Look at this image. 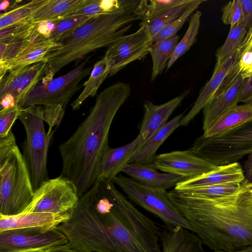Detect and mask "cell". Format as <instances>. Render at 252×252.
Here are the masks:
<instances>
[{
    "mask_svg": "<svg viewBox=\"0 0 252 252\" xmlns=\"http://www.w3.org/2000/svg\"><path fill=\"white\" fill-rule=\"evenodd\" d=\"M67 243L66 236L57 228L19 229L0 232V252L31 248L46 250Z\"/></svg>",
    "mask_w": 252,
    "mask_h": 252,
    "instance_id": "12",
    "label": "cell"
},
{
    "mask_svg": "<svg viewBox=\"0 0 252 252\" xmlns=\"http://www.w3.org/2000/svg\"><path fill=\"white\" fill-rule=\"evenodd\" d=\"M246 79L241 73L230 86L216 94L203 109L204 132L226 110L238 104V95Z\"/></svg>",
    "mask_w": 252,
    "mask_h": 252,
    "instance_id": "20",
    "label": "cell"
},
{
    "mask_svg": "<svg viewBox=\"0 0 252 252\" xmlns=\"http://www.w3.org/2000/svg\"><path fill=\"white\" fill-rule=\"evenodd\" d=\"M91 17L78 16L61 19L57 24L50 39L60 42L70 35Z\"/></svg>",
    "mask_w": 252,
    "mask_h": 252,
    "instance_id": "37",
    "label": "cell"
},
{
    "mask_svg": "<svg viewBox=\"0 0 252 252\" xmlns=\"http://www.w3.org/2000/svg\"><path fill=\"white\" fill-rule=\"evenodd\" d=\"M18 119L24 126L26 138L23 157L29 170L34 191L49 179L47 170L49 147L54 133L46 132L42 107L32 105L21 109Z\"/></svg>",
    "mask_w": 252,
    "mask_h": 252,
    "instance_id": "6",
    "label": "cell"
},
{
    "mask_svg": "<svg viewBox=\"0 0 252 252\" xmlns=\"http://www.w3.org/2000/svg\"><path fill=\"white\" fill-rule=\"evenodd\" d=\"M44 252H92L76 250L69 247L66 244L51 247L44 250Z\"/></svg>",
    "mask_w": 252,
    "mask_h": 252,
    "instance_id": "48",
    "label": "cell"
},
{
    "mask_svg": "<svg viewBox=\"0 0 252 252\" xmlns=\"http://www.w3.org/2000/svg\"><path fill=\"white\" fill-rule=\"evenodd\" d=\"M30 173L17 145L0 154V215L12 216L24 212L33 196Z\"/></svg>",
    "mask_w": 252,
    "mask_h": 252,
    "instance_id": "5",
    "label": "cell"
},
{
    "mask_svg": "<svg viewBox=\"0 0 252 252\" xmlns=\"http://www.w3.org/2000/svg\"><path fill=\"white\" fill-rule=\"evenodd\" d=\"M252 118V105L236 104L226 110L205 131L206 137L218 135L238 126Z\"/></svg>",
    "mask_w": 252,
    "mask_h": 252,
    "instance_id": "25",
    "label": "cell"
},
{
    "mask_svg": "<svg viewBox=\"0 0 252 252\" xmlns=\"http://www.w3.org/2000/svg\"><path fill=\"white\" fill-rule=\"evenodd\" d=\"M69 213L23 212L12 216L0 215V232L19 229H52L69 218Z\"/></svg>",
    "mask_w": 252,
    "mask_h": 252,
    "instance_id": "18",
    "label": "cell"
},
{
    "mask_svg": "<svg viewBox=\"0 0 252 252\" xmlns=\"http://www.w3.org/2000/svg\"><path fill=\"white\" fill-rule=\"evenodd\" d=\"M184 113L179 114L166 122L143 146L130 158L128 163L151 164L156 157L158 149L178 127L184 117Z\"/></svg>",
    "mask_w": 252,
    "mask_h": 252,
    "instance_id": "24",
    "label": "cell"
},
{
    "mask_svg": "<svg viewBox=\"0 0 252 252\" xmlns=\"http://www.w3.org/2000/svg\"><path fill=\"white\" fill-rule=\"evenodd\" d=\"M151 164L158 170L181 176L185 179L197 177L220 167L195 155L190 149L158 155Z\"/></svg>",
    "mask_w": 252,
    "mask_h": 252,
    "instance_id": "13",
    "label": "cell"
},
{
    "mask_svg": "<svg viewBox=\"0 0 252 252\" xmlns=\"http://www.w3.org/2000/svg\"><path fill=\"white\" fill-rule=\"evenodd\" d=\"M63 44L50 39L35 40L23 49L14 59L0 67V79L8 72L44 62L49 54L61 49Z\"/></svg>",
    "mask_w": 252,
    "mask_h": 252,
    "instance_id": "21",
    "label": "cell"
},
{
    "mask_svg": "<svg viewBox=\"0 0 252 252\" xmlns=\"http://www.w3.org/2000/svg\"><path fill=\"white\" fill-rule=\"evenodd\" d=\"M189 92V90H186L178 96L161 104L156 105L149 102L144 104V116L138 135L142 139L143 146L167 122Z\"/></svg>",
    "mask_w": 252,
    "mask_h": 252,
    "instance_id": "16",
    "label": "cell"
},
{
    "mask_svg": "<svg viewBox=\"0 0 252 252\" xmlns=\"http://www.w3.org/2000/svg\"><path fill=\"white\" fill-rule=\"evenodd\" d=\"M47 63L41 62L8 72L0 79V97L12 95L18 105L45 76Z\"/></svg>",
    "mask_w": 252,
    "mask_h": 252,
    "instance_id": "14",
    "label": "cell"
},
{
    "mask_svg": "<svg viewBox=\"0 0 252 252\" xmlns=\"http://www.w3.org/2000/svg\"><path fill=\"white\" fill-rule=\"evenodd\" d=\"M57 228L70 248L92 252H162L161 229L115 187L97 180Z\"/></svg>",
    "mask_w": 252,
    "mask_h": 252,
    "instance_id": "1",
    "label": "cell"
},
{
    "mask_svg": "<svg viewBox=\"0 0 252 252\" xmlns=\"http://www.w3.org/2000/svg\"><path fill=\"white\" fill-rule=\"evenodd\" d=\"M244 173L245 180L248 183L252 184V152L248 154L244 162Z\"/></svg>",
    "mask_w": 252,
    "mask_h": 252,
    "instance_id": "46",
    "label": "cell"
},
{
    "mask_svg": "<svg viewBox=\"0 0 252 252\" xmlns=\"http://www.w3.org/2000/svg\"><path fill=\"white\" fill-rule=\"evenodd\" d=\"M112 181L131 201L156 216L166 227L182 226L193 232L192 226L170 201L166 190L145 186L121 174Z\"/></svg>",
    "mask_w": 252,
    "mask_h": 252,
    "instance_id": "8",
    "label": "cell"
},
{
    "mask_svg": "<svg viewBox=\"0 0 252 252\" xmlns=\"http://www.w3.org/2000/svg\"><path fill=\"white\" fill-rule=\"evenodd\" d=\"M239 58L240 54L238 50L225 58L220 63L215 64L211 78L200 90L192 108L183 118L180 126L188 125L199 112L203 110L213 98L225 77Z\"/></svg>",
    "mask_w": 252,
    "mask_h": 252,
    "instance_id": "15",
    "label": "cell"
},
{
    "mask_svg": "<svg viewBox=\"0 0 252 252\" xmlns=\"http://www.w3.org/2000/svg\"><path fill=\"white\" fill-rule=\"evenodd\" d=\"M48 0H32L2 13L0 16V30L23 23L35 11Z\"/></svg>",
    "mask_w": 252,
    "mask_h": 252,
    "instance_id": "30",
    "label": "cell"
},
{
    "mask_svg": "<svg viewBox=\"0 0 252 252\" xmlns=\"http://www.w3.org/2000/svg\"><path fill=\"white\" fill-rule=\"evenodd\" d=\"M252 105V76L246 79L238 95V103Z\"/></svg>",
    "mask_w": 252,
    "mask_h": 252,
    "instance_id": "44",
    "label": "cell"
},
{
    "mask_svg": "<svg viewBox=\"0 0 252 252\" xmlns=\"http://www.w3.org/2000/svg\"><path fill=\"white\" fill-rule=\"evenodd\" d=\"M109 71L108 61L104 57L94 64L89 78L83 84V91L71 104L73 110L79 109L86 99L95 95L101 84L109 77Z\"/></svg>",
    "mask_w": 252,
    "mask_h": 252,
    "instance_id": "27",
    "label": "cell"
},
{
    "mask_svg": "<svg viewBox=\"0 0 252 252\" xmlns=\"http://www.w3.org/2000/svg\"><path fill=\"white\" fill-rule=\"evenodd\" d=\"M192 0H140L133 10L141 22L156 18L168 10L180 5L189 3Z\"/></svg>",
    "mask_w": 252,
    "mask_h": 252,
    "instance_id": "29",
    "label": "cell"
},
{
    "mask_svg": "<svg viewBox=\"0 0 252 252\" xmlns=\"http://www.w3.org/2000/svg\"><path fill=\"white\" fill-rule=\"evenodd\" d=\"M202 13L199 11H196L191 15L189 27L182 39L176 46L166 66L167 71L175 62L194 44L198 33L200 26V19Z\"/></svg>",
    "mask_w": 252,
    "mask_h": 252,
    "instance_id": "31",
    "label": "cell"
},
{
    "mask_svg": "<svg viewBox=\"0 0 252 252\" xmlns=\"http://www.w3.org/2000/svg\"><path fill=\"white\" fill-rule=\"evenodd\" d=\"M214 252H252V244L236 250L231 251L217 250L214 251Z\"/></svg>",
    "mask_w": 252,
    "mask_h": 252,
    "instance_id": "49",
    "label": "cell"
},
{
    "mask_svg": "<svg viewBox=\"0 0 252 252\" xmlns=\"http://www.w3.org/2000/svg\"><path fill=\"white\" fill-rule=\"evenodd\" d=\"M160 244L162 252H207L200 238L182 226L161 230Z\"/></svg>",
    "mask_w": 252,
    "mask_h": 252,
    "instance_id": "23",
    "label": "cell"
},
{
    "mask_svg": "<svg viewBox=\"0 0 252 252\" xmlns=\"http://www.w3.org/2000/svg\"><path fill=\"white\" fill-rule=\"evenodd\" d=\"M205 1V0H192L188 4L184 12L180 17L152 38V43L176 35L178 32L182 28L191 14L198 7L200 4Z\"/></svg>",
    "mask_w": 252,
    "mask_h": 252,
    "instance_id": "36",
    "label": "cell"
},
{
    "mask_svg": "<svg viewBox=\"0 0 252 252\" xmlns=\"http://www.w3.org/2000/svg\"><path fill=\"white\" fill-rule=\"evenodd\" d=\"M21 109L18 106L0 111V138L8 135Z\"/></svg>",
    "mask_w": 252,
    "mask_h": 252,
    "instance_id": "41",
    "label": "cell"
},
{
    "mask_svg": "<svg viewBox=\"0 0 252 252\" xmlns=\"http://www.w3.org/2000/svg\"><path fill=\"white\" fill-rule=\"evenodd\" d=\"M130 94V86L124 82L105 88L97 96L86 119L59 147L62 160L61 175L73 182L80 197L97 180L101 158L109 146L112 122Z\"/></svg>",
    "mask_w": 252,
    "mask_h": 252,
    "instance_id": "2",
    "label": "cell"
},
{
    "mask_svg": "<svg viewBox=\"0 0 252 252\" xmlns=\"http://www.w3.org/2000/svg\"><path fill=\"white\" fill-rule=\"evenodd\" d=\"M79 199L73 182L60 175L46 181L36 189L32 202L23 212L64 214L72 210Z\"/></svg>",
    "mask_w": 252,
    "mask_h": 252,
    "instance_id": "10",
    "label": "cell"
},
{
    "mask_svg": "<svg viewBox=\"0 0 252 252\" xmlns=\"http://www.w3.org/2000/svg\"><path fill=\"white\" fill-rule=\"evenodd\" d=\"M90 56L66 74L47 80L44 78L19 103L23 109L32 105H61L66 108L73 95L82 87L79 82L91 71L93 67H85Z\"/></svg>",
    "mask_w": 252,
    "mask_h": 252,
    "instance_id": "9",
    "label": "cell"
},
{
    "mask_svg": "<svg viewBox=\"0 0 252 252\" xmlns=\"http://www.w3.org/2000/svg\"><path fill=\"white\" fill-rule=\"evenodd\" d=\"M238 65L241 74L244 79L252 76V52H245L242 54L238 61Z\"/></svg>",
    "mask_w": 252,
    "mask_h": 252,
    "instance_id": "42",
    "label": "cell"
},
{
    "mask_svg": "<svg viewBox=\"0 0 252 252\" xmlns=\"http://www.w3.org/2000/svg\"><path fill=\"white\" fill-rule=\"evenodd\" d=\"M251 187H252V184H251Z\"/></svg>",
    "mask_w": 252,
    "mask_h": 252,
    "instance_id": "52",
    "label": "cell"
},
{
    "mask_svg": "<svg viewBox=\"0 0 252 252\" xmlns=\"http://www.w3.org/2000/svg\"><path fill=\"white\" fill-rule=\"evenodd\" d=\"M86 0H48L35 11L23 23H37L63 19L82 5Z\"/></svg>",
    "mask_w": 252,
    "mask_h": 252,
    "instance_id": "26",
    "label": "cell"
},
{
    "mask_svg": "<svg viewBox=\"0 0 252 252\" xmlns=\"http://www.w3.org/2000/svg\"><path fill=\"white\" fill-rule=\"evenodd\" d=\"M43 118L49 126L48 132L52 131L55 126H58L61 122L65 108L61 105H48L42 107Z\"/></svg>",
    "mask_w": 252,
    "mask_h": 252,
    "instance_id": "40",
    "label": "cell"
},
{
    "mask_svg": "<svg viewBox=\"0 0 252 252\" xmlns=\"http://www.w3.org/2000/svg\"><path fill=\"white\" fill-rule=\"evenodd\" d=\"M18 106L14 98L10 94L0 97V111Z\"/></svg>",
    "mask_w": 252,
    "mask_h": 252,
    "instance_id": "47",
    "label": "cell"
},
{
    "mask_svg": "<svg viewBox=\"0 0 252 252\" xmlns=\"http://www.w3.org/2000/svg\"><path fill=\"white\" fill-rule=\"evenodd\" d=\"M238 51L240 56L245 52H252V25L248 30Z\"/></svg>",
    "mask_w": 252,
    "mask_h": 252,
    "instance_id": "45",
    "label": "cell"
},
{
    "mask_svg": "<svg viewBox=\"0 0 252 252\" xmlns=\"http://www.w3.org/2000/svg\"><path fill=\"white\" fill-rule=\"evenodd\" d=\"M180 37V36L176 35L152 44L150 52L153 63L151 81H154L166 66Z\"/></svg>",
    "mask_w": 252,
    "mask_h": 252,
    "instance_id": "28",
    "label": "cell"
},
{
    "mask_svg": "<svg viewBox=\"0 0 252 252\" xmlns=\"http://www.w3.org/2000/svg\"><path fill=\"white\" fill-rule=\"evenodd\" d=\"M190 150L217 166L237 162L252 152V118L218 135L202 134L196 139Z\"/></svg>",
    "mask_w": 252,
    "mask_h": 252,
    "instance_id": "7",
    "label": "cell"
},
{
    "mask_svg": "<svg viewBox=\"0 0 252 252\" xmlns=\"http://www.w3.org/2000/svg\"><path fill=\"white\" fill-rule=\"evenodd\" d=\"M41 39H30L11 43H0V67L14 59L27 46Z\"/></svg>",
    "mask_w": 252,
    "mask_h": 252,
    "instance_id": "38",
    "label": "cell"
},
{
    "mask_svg": "<svg viewBox=\"0 0 252 252\" xmlns=\"http://www.w3.org/2000/svg\"><path fill=\"white\" fill-rule=\"evenodd\" d=\"M38 23H22L0 30V43H11L30 39H45L37 33Z\"/></svg>",
    "mask_w": 252,
    "mask_h": 252,
    "instance_id": "32",
    "label": "cell"
},
{
    "mask_svg": "<svg viewBox=\"0 0 252 252\" xmlns=\"http://www.w3.org/2000/svg\"><path fill=\"white\" fill-rule=\"evenodd\" d=\"M248 29L244 24L230 27L224 43L216 51V63H220L225 58L237 51L241 46Z\"/></svg>",
    "mask_w": 252,
    "mask_h": 252,
    "instance_id": "34",
    "label": "cell"
},
{
    "mask_svg": "<svg viewBox=\"0 0 252 252\" xmlns=\"http://www.w3.org/2000/svg\"><path fill=\"white\" fill-rule=\"evenodd\" d=\"M9 5V2L7 0L1 1L0 4V10H5Z\"/></svg>",
    "mask_w": 252,
    "mask_h": 252,
    "instance_id": "51",
    "label": "cell"
},
{
    "mask_svg": "<svg viewBox=\"0 0 252 252\" xmlns=\"http://www.w3.org/2000/svg\"><path fill=\"white\" fill-rule=\"evenodd\" d=\"M221 20L225 25L234 27L239 25L242 16L241 6L239 0L229 1L222 8Z\"/></svg>",
    "mask_w": 252,
    "mask_h": 252,
    "instance_id": "39",
    "label": "cell"
},
{
    "mask_svg": "<svg viewBox=\"0 0 252 252\" xmlns=\"http://www.w3.org/2000/svg\"><path fill=\"white\" fill-rule=\"evenodd\" d=\"M122 172L143 185L164 190L175 188L179 182L185 179L177 175L159 172L151 164L128 163Z\"/></svg>",
    "mask_w": 252,
    "mask_h": 252,
    "instance_id": "19",
    "label": "cell"
},
{
    "mask_svg": "<svg viewBox=\"0 0 252 252\" xmlns=\"http://www.w3.org/2000/svg\"><path fill=\"white\" fill-rule=\"evenodd\" d=\"M152 44L151 36L143 27L119 38L108 47L104 56L110 66L109 77L130 63L144 58L150 53Z\"/></svg>",
    "mask_w": 252,
    "mask_h": 252,
    "instance_id": "11",
    "label": "cell"
},
{
    "mask_svg": "<svg viewBox=\"0 0 252 252\" xmlns=\"http://www.w3.org/2000/svg\"><path fill=\"white\" fill-rule=\"evenodd\" d=\"M140 19L133 11L91 17L68 37L60 41V50L45 58L47 67L45 76L54 78L55 74L71 62L96 49L109 47Z\"/></svg>",
    "mask_w": 252,
    "mask_h": 252,
    "instance_id": "4",
    "label": "cell"
},
{
    "mask_svg": "<svg viewBox=\"0 0 252 252\" xmlns=\"http://www.w3.org/2000/svg\"><path fill=\"white\" fill-rule=\"evenodd\" d=\"M189 3L175 6L149 21L141 22L140 26L143 27L146 29L152 39L162 30L180 17L184 12Z\"/></svg>",
    "mask_w": 252,
    "mask_h": 252,
    "instance_id": "33",
    "label": "cell"
},
{
    "mask_svg": "<svg viewBox=\"0 0 252 252\" xmlns=\"http://www.w3.org/2000/svg\"><path fill=\"white\" fill-rule=\"evenodd\" d=\"M242 16L240 24H244L248 30L252 25V0H239Z\"/></svg>",
    "mask_w": 252,
    "mask_h": 252,
    "instance_id": "43",
    "label": "cell"
},
{
    "mask_svg": "<svg viewBox=\"0 0 252 252\" xmlns=\"http://www.w3.org/2000/svg\"><path fill=\"white\" fill-rule=\"evenodd\" d=\"M246 188L244 180L236 192L226 196L209 198L175 189L168 195L204 245L214 251H231L252 244V218L244 202Z\"/></svg>",
    "mask_w": 252,
    "mask_h": 252,
    "instance_id": "3",
    "label": "cell"
},
{
    "mask_svg": "<svg viewBox=\"0 0 252 252\" xmlns=\"http://www.w3.org/2000/svg\"><path fill=\"white\" fill-rule=\"evenodd\" d=\"M142 146V139L137 135L133 140L123 146L107 148L100 160L97 180L106 179L112 181Z\"/></svg>",
    "mask_w": 252,
    "mask_h": 252,
    "instance_id": "17",
    "label": "cell"
},
{
    "mask_svg": "<svg viewBox=\"0 0 252 252\" xmlns=\"http://www.w3.org/2000/svg\"><path fill=\"white\" fill-rule=\"evenodd\" d=\"M44 250L39 248H31L16 250L8 252H44Z\"/></svg>",
    "mask_w": 252,
    "mask_h": 252,
    "instance_id": "50",
    "label": "cell"
},
{
    "mask_svg": "<svg viewBox=\"0 0 252 252\" xmlns=\"http://www.w3.org/2000/svg\"><path fill=\"white\" fill-rule=\"evenodd\" d=\"M245 180L244 170L238 162L220 166L212 172L179 182L176 190L230 183H241Z\"/></svg>",
    "mask_w": 252,
    "mask_h": 252,
    "instance_id": "22",
    "label": "cell"
},
{
    "mask_svg": "<svg viewBox=\"0 0 252 252\" xmlns=\"http://www.w3.org/2000/svg\"><path fill=\"white\" fill-rule=\"evenodd\" d=\"M241 187V183H230L209 186L195 187L178 190L184 192L205 197L219 198L236 192Z\"/></svg>",
    "mask_w": 252,
    "mask_h": 252,
    "instance_id": "35",
    "label": "cell"
}]
</instances>
